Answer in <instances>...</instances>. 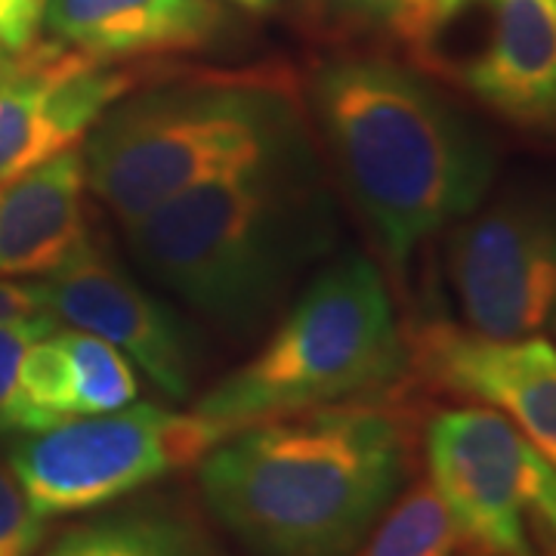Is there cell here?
Returning <instances> with one entry per match:
<instances>
[{
  "label": "cell",
  "mask_w": 556,
  "mask_h": 556,
  "mask_svg": "<svg viewBox=\"0 0 556 556\" xmlns=\"http://www.w3.org/2000/svg\"><path fill=\"white\" fill-rule=\"evenodd\" d=\"M551 321H554V331H556V313H554V318H551Z\"/></svg>",
  "instance_id": "d4e9b609"
},
{
  "label": "cell",
  "mask_w": 556,
  "mask_h": 556,
  "mask_svg": "<svg viewBox=\"0 0 556 556\" xmlns=\"http://www.w3.org/2000/svg\"><path fill=\"white\" fill-rule=\"evenodd\" d=\"M223 437L229 433L219 424L195 412L130 402L105 415L20 433L7 464L40 517H68L199 464Z\"/></svg>",
  "instance_id": "8992f818"
},
{
  "label": "cell",
  "mask_w": 556,
  "mask_h": 556,
  "mask_svg": "<svg viewBox=\"0 0 556 556\" xmlns=\"http://www.w3.org/2000/svg\"><path fill=\"white\" fill-rule=\"evenodd\" d=\"M232 3H241V7H248V10H269L276 0H232Z\"/></svg>",
  "instance_id": "cb8c5ba5"
},
{
  "label": "cell",
  "mask_w": 556,
  "mask_h": 556,
  "mask_svg": "<svg viewBox=\"0 0 556 556\" xmlns=\"http://www.w3.org/2000/svg\"><path fill=\"white\" fill-rule=\"evenodd\" d=\"M316 3L338 20L393 35L408 47L424 31L437 7V0H316Z\"/></svg>",
  "instance_id": "ac0fdd59"
},
{
  "label": "cell",
  "mask_w": 556,
  "mask_h": 556,
  "mask_svg": "<svg viewBox=\"0 0 556 556\" xmlns=\"http://www.w3.org/2000/svg\"><path fill=\"white\" fill-rule=\"evenodd\" d=\"M445 269L470 331L535 338L556 313V195L510 192L457 219Z\"/></svg>",
  "instance_id": "9c48e42d"
},
{
  "label": "cell",
  "mask_w": 556,
  "mask_h": 556,
  "mask_svg": "<svg viewBox=\"0 0 556 556\" xmlns=\"http://www.w3.org/2000/svg\"><path fill=\"white\" fill-rule=\"evenodd\" d=\"M334 236L331 192L303 124L127 226L139 266L232 331L269 316Z\"/></svg>",
  "instance_id": "7a4b0ae2"
},
{
  "label": "cell",
  "mask_w": 556,
  "mask_h": 556,
  "mask_svg": "<svg viewBox=\"0 0 556 556\" xmlns=\"http://www.w3.org/2000/svg\"><path fill=\"white\" fill-rule=\"evenodd\" d=\"M47 0H0V43L13 53L28 50L38 40Z\"/></svg>",
  "instance_id": "44dd1931"
},
{
  "label": "cell",
  "mask_w": 556,
  "mask_h": 556,
  "mask_svg": "<svg viewBox=\"0 0 556 556\" xmlns=\"http://www.w3.org/2000/svg\"><path fill=\"white\" fill-rule=\"evenodd\" d=\"M412 365L380 269L346 254L325 266L273 338L195 402L226 433L260 420L378 396Z\"/></svg>",
  "instance_id": "277c9868"
},
{
  "label": "cell",
  "mask_w": 556,
  "mask_h": 556,
  "mask_svg": "<svg viewBox=\"0 0 556 556\" xmlns=\"http://www.w3.org/2000/svg\"><path fill=\"white\" fill-rule=\"evenodd\" d=\"M460 535L430 482H417L358 544L353 556H455Z\"/></svg>",
  "instance_id": "e0dca14e"
},
{
  "label": "cell",
  "mask_w": 556,
  "mask_h": 556,
  "mask_svg": "<svg viewBox=\"0 0 556 556\" xmlns=\"http://www.w3.org/2000/svg\"><path fill=\"white\" fill-rule=\"evenodd\" d=\"M412 53L497 118L556 134V0H437Z\"/></svg>",
  "instance_id": "ba28073f"
},
{
  "label": "cell",
  "mask_w": 556,
  "mask_h": 556,
  "mask_svg": "<svg viewBox=\"0 0 556 556\" xmlns=\"http://www.w3.org/2000/svg\"><path fill=\"white\" fill-rule=\"evenodd\" d=\"M412 358L442 390L501 412L556 467V350L547 340H495L427 325Z\"/></svg>",
  "instance_id": "7c38bea8"
},
{
  "label": "cell",
  "mask_w": 556,
  "mask_h": 556,
  "mask_svg": "<svg viewBox=\"0 0 556 556\" xmlns=\"http://www.w3.org/2000/svg\"><path fill=\"white\" fill-rule=\"evenodd\" d=\"M134 75L53 40H35L0 80V182L75 149Z\"/></svg>",
  "instance_id": "30bf717a"
},
{
  "label": "cell",
  "mask_w": 556,
  "mask_h": 556,
  "mask_svg": "<svg viewBox=\"0 0 556 556\" xmlns=\"http://www.w3.org/2000/svg\"><path fill=\"white\" fill-rule=\"evenodd\" d=\"M430 485L477 556H556V467L495 408L427 427Z\"/></svg>",
  "instance_id": "52a82bcc"
},
{
  "label": "cell",
  "mask_w": 556,
  "mask_h": 556,
  "mask_svg": "<svg viewBox=\"0 0 556 556\" xmlns=\"http://www.w3.org/2000/svg\"><path fill=\"white\" fill-rule=\"evenodd\" d=\"M43 309V291L38 285H22V281H7L0 278V321H13V318L38 316Z\"/></svg>",
  "instance_id": "7402d4cb"
},
{
  "label": "cell",
  "mask_w": 556,
  "mask_h": 556,
  "mask_svg": "<svg viewBox=\"0 0 556 556\" xmlns=\"http://www.w3.org/2000/svg\"><path fill=\"white\" fill-rule=\"evenodd\" d=\"M16 56H20V53L7 50V47L0 43V80H3L7 75H10V72H13V65H16Z\"/></svg>",
  "instance_id": "603a6c76"
},
{
  "label": "cell",
  "mask_w": 556,
  "mask_h": 556,
  "mask_svg": "<svg viewBox=\"0 0 556 556\" xmlns=\"http://www.w3.org/2000/svg\"><path fill=\"white\" fill-rule=\"evenodd\" d=\"M84 189L78 149L0 182V278L50 276L90 239Z\"/></svg>",
  "instance_id": "9a60e30c"
},
{
  "label": "cell",
  "mask_w": 556,
  "mask_h": 556,
  "mask_svg": "<svg viewBox=\"0 0 556 556\" xmlns=\"http://www.w3.org/2000/svg\"><path fill=\"white\" fill-rule=\"evenodd\" d=\"M139 393L137 371L112 343L87 331H50L25 353L0 433H35L62 420L105 415Z\"/></svg>",
  "instance_id": "4fadbf2b"
},
{
  "label": "cell",
  "mask_w": 556,
  "mask_h": 556,
  "mask_svg": "<svg viewBox=\"0 0 556 556\" xmlns=\"http://www.w3.org/2000/svg\"><path fill=\"white\" fill-rule=\"evenodd\" d=\"M40 291L43 309L60 325L112 343L137 362L164 396H189L192 358L179 321L124 273L100 241H84L56 273L43 276Z\"/></svg>",
  "instance_id": "8fae6325"
},
{
  "label": "cell",
  "mask_w": 556,
  "mask_h": 556,
  "mask_svg": "<svg viewBox=\"0 0 556 556\" xmlns=\"http://www.w3.org/2000/svg\"><path fill=\"white\" fill-rule=\"evenodd\" d=\"M408 470L405 424L358 402L232 430L199 460V485L248 556H353Z\"/></svg>",
  "instance_id": "6da1fadb"
},
{
  "label": "cell",
  "mask_w": 556,
  "mask_h": 556,
  "mask_svg": "<svg viewBox=\"0 0 556 556\" xmlns=\"http://www.w3.org/2000/svg\"><path fill=\"white\" fill-rule=\"evenodd\" d=\"M62 556H223L179 510L139 504L72 529L56 544Z\"/></svg>",
  "instance_id": "2e32d148"
},
{
  "label": "cell",
  "mask_w": 556,
  "mask_h": 556,
  "mask_svg": "<svg viewBox=\"0 0 556 556\" xmlns=\"http://www.w3.org/2000/svg\"><path fill=\"white\" fill-rule=\"evenodd\" d=\"M473 556H477V554H473Z\"/></svg>",
  "instance_id": "484cf974"
},
{
  "label": "cell",
  "mask_w": 556,
  "mask_h": 556,
  "mask_svg": "<svg viewBox=\"0 0 556 556\" xmlns=\"http://www.w3.org/2000/svg\"><path fill=\"white\" fill-rule=\"evenodd\" d=\"M56 328H60V321L50 313L0 321V412H3L7 399L13 393L22 358L31 350V343H38L43 334H50Z\"/></svg>",
  "instance_id": "ffe728a7"
},
{
  "label": "cell",
  "mask_w": 556,
  "mask_h": 556,
  "mask_svg": "<svg viewBox=\"0 0 556 556\" xmlns=\"http://www.w3.org/2000/svg\"><path fill=\"white\" fill-rule=\"evenodd\" d=\"M217 0H47V40L115 65L139 56L201 50L223 35Z\"/></svg>",
  "instance_id": "5bb4252c"
},
{
  "label": "cell",
  "mask_w": 556,
  "mask_h": 556,
  "mask_svg": "<svg viewBox=\"0 0 556 556\" xmlns=\"http://www.w3.org/2000/svg\"><path fill=\"white\" fill-rule=\"evenodd\" d=\"M47 535V519L31 507L10 464L0 460V556H35Z\"/></svg>",
  "instance_id": "d6986e66"
},
{
  "label": "cell",
  "mask_w": 556,
  "mask_h": 556,
  "mask_svg": "<svg viewBox=\"0 0 556 556\" xmlns=\"http://www.w3.org/2000/svg\"><path fill=\"white\" fill-rule=\"evenodd\" d=\"M298 127L294 102L266 80H186L124 93L87 134V189L127 229Z\"/></svg>",
  "instance_id": "5b68a950"
},
{
  "label": "cell",
  "mask_w": 556,
  "mask_h": 556,
  "mask_svg": "<svg viewBox=\"0 0 556 556\" xmlns=\"http://www.w3.org/2000/svg\"><path fill=\"white\" fill-rule=\"evenodd\" d=\"M313 112L346 195L396 273L492 189L489 137L399 62H325L313 78Z\"/></svg>",
  "instance_id": "3957f363"
}]
</instances>
